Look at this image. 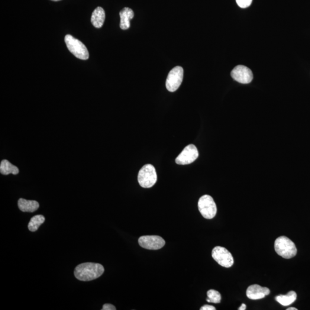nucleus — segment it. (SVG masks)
Masks as SVG:
<instances>
[{
	"label": "nucleus",
	"mask_w": 310,
	"mask_h": 310,
	"mask_svg": "<svg viewBox=\"0 0 310 310\" xmlns=\"http://www.w3.org/2000/svg\"><path fill=\"white\" fill-rule=\"evenodd\" d=\"M104 268L101 264L85 263L78 265L74 271V275L78 280L89 282L98 278L104 272Z\"/></svg>",
	"instance_id": "f257e3e1"
},
{
	"label": "nucleus",
	"mask_w": 310,
	"mask_h": 310,
	"mask_svg": "<svg viewBox=\"0 0 310 310\" xmlns=\"http://www.w3.org/2000/svg\"><path fill=\"white\" fill-rule=\"evenodd\" d=\"M274 250L281 257L287 259L296 256L297 249L293 242L286 236L277 238L274 242Z\"/></svg>",
	"instance_id": "f03ea898"
},
{
	"label": "nucleus",
	"mask_w": 310,
	"mask_h": 310,
	"mask_svg": "<svg viewBox=\"0 0 310 310\" xmlns=\"http://www.w3.org/2000/svg\"><path fill=\"white\" fill-rule=\"evenodd\" d=\"M157 177L155 167L152 164H145L138 174V182L143 188H151L156 183Z\"/></svg>",
	"instance_id": "7ed1b4c3"
},
{
	"label": "nucleus",
	"mask_w": 310,
	"mask_h": 310,
	"mask_svg": "<svg viewBox=\"0 0 310 310\" xmlns=\"http://www.w3.org/2000/svg\"><path fill=\"white\" fill-rule=\"evenodd\" d=\"M64 41H65L68 49L76 58L82 60L89 59V51L81 41L77 39L70 35H66L64 38Z\"/></svg>",
	"instance_id": "20e7f679"
},
{
	"label": "nucleus",
	"mask_w": 310,
	"mask_h": 310,
	"mask_svg": "<svg viewBox=\"0 0 310 310\" xmlns=\"http://www.w3.org/2000/svg\"><path fill=\"white\" fill-rule=\"evenodd\" d=\"M198 205L200 213L206 219H211L217 214V206L211 196L205 195L201 196Z\"/></svg>",
	"instance_id": "39448f33"
},
{
	"label": "nucleus",
	"mask_w": 310,
	"mask_h": 310,
	"mask_svg": "<svg viewBox=\"0 0 310 310\" xmlns=\"http://www.w3.org/2000/svg\"><path fill=\"white\" fill-rule=\"evenodd\" d=\"M183 69L176 66L170 71L166 79V86L170 92H174L179 89L183 79Z\"/></svg>",
	"instance_id": "423d86ee"
},
{
	"label": "nucleus",
	"mask_w": 310,
	"mask_h": 310,
	"mask_svg": "<svg viewBox=\"0 0 310 310\" xmlns=\"http://www.w3.org/2000/svg\"><path fill=\"white\" fill-rule=\"evenodd\" d=\"M212 257L222 267L230 268L234 264V259L230 252L221 247H216L212 251Z\"/></svg>",
	"instance_id": "0eeeda50"
},
{
	"label": "nucleus",
	"mask_w": 310,
	"mask_h": 310,
	"mask_svg": "<svg viewBox=\"0 0 310 310\" xmlns=\"http://www.w3.org/2000/svg\"><path fill=\"white\" fill-rule=\"evenodd\" d=\"M198 156V151L196 147L194 145L190 144L176 158L175 162L179 165H187L193 163Z\"/></svg>",
	"instance_id": "6e6552de"
},
{
	"label": "nucleus",
	"mask_w": 310,
	"mask_h": 310,
	"mask_svg": "<svg viewBox=\"0 0 310 310\" xmlns=\"http://www.w3.org/2000/svg\"><path fill=\"white\" fill-rule=\"evenodd\" d=\"M138 244L147 250H158L165 245L166 242L158 235H144L138 239Z\"/></svg>",
	"instance_id": "1a4fd4ad"
},
{
	"label": "nucleus",
	"mask_w": 310,
	"mask_h": 310,
	"mask_svg": "<svg viewBox=\"0 0 310 310\" xmlns=\"http://www.w3.org/2000/svg\"><path fill=\"white\" fill-rule=\"evenodd\" d=\"M231 76L235 81L243 84L250 83L253 78V73L251 69L242 65L235 67L232 71Z\"/></svg>",
	"instance_id": "9d476101"
},
{
	"label": "nucleus",
	"mask_w": 310,
	"mask_h": 310,
	"mask_svg": "<svg viewBox=\"0 0 310 310\" xmlns=\"http://www.w3.org/2000/svg\"><path fill=\"white\" fill-rule=\"evenodd\" d=\"M270 293V290L267 287H263L258 284H253L248 287L247 296L249 299L258 300L265 298Z\"/></svg>",
	"instance_id": "9b49d317"
},
{
	"label": "nucleus",
	"mask_w": 310,
	"mask_h": 310,
	"mask_svg": "<svg viewBox=\"0 0 310 310\" xmlns=\"http://www.w3.org/2000/svg\"><path fill=\"white\" fill-rule=\"evenodd\" d=\"M120 16V28L122 30H128L131 27L130 20L134 17V12L131 8L125 7L119 12Z\"/></svg>",
	"instance_id": "f8f14e48"
},
{
	"label": "nucleus",
	"mask_w": 310,
	"mask_h": 310,
	"mask_svg": "<svg viewBox=\"0 0 310 310\" xmlns=\"http://www.w3.org/2000/svg\"><path fill=\"white\" fill-rule=\"evenodd\" d=\"M105 19V13L104 10L102 8L98 6L93 12L91 18L92 24L94 27L97 28H101L104 23Z\"/></svg>",
	"instance_id": "ddd939ff"
},
{
	"label": "nucleus",
	"mask_w": 310,
	"mask_h": 310,
	"mask_svg": "<svg viewBox=\"0 0 310 310\" xmlns=\"http://www.w3.org/2000/svg\"><path fill=\"white\" fill-rule=\"evenodd\" d=\"M18 206L22 212L33 213L39 208V204L37 201L20 198L18 201Z\"/></svg>",
	"instance_id": "4468645a"
},
{
	"label": "nucleus",
	"mask_w": 310,
	"mask_h": 310,
	"mask_svg": "<svg viewBox=\"0 0 310 310\" xmlns=\"http://www.w3.org/2000/svg\"><path fill=\"white\" fill-rule=\"evenodd\" d=\"M19 170L17 167L13 165L7 160H3L0 164V173L2 175H7L12 174L14 175H17Z\"/></svg>",
	"instance_id": "2eb2a0df"
},
{
	"label": "nucleus",
	"mask_w": 310,
	"mask_h": 310,
	"mask_svg": "<svg viewBox=\"0 0 310 310\" xmlns=\"http://www.w3.org/2000/svg\"><path fill=\"white\" fill-rule=\"evenodd\" d=\"M297 295L295 291L289 292L287 295H280L276 296V301L284 306H288L291 305L296 299Z\"/></svg>",
	"instance_id": "dca6fc26"
},
{
	"label": "nucleus",
	"mask_w": 310,
	"mask_h": 310,
	"mask_svg": "<svg viewBox=\"0 0 310 310\" xmlns=\"http://www.w3.org/2000/svg\"><path fill=\"white\" fill-rule=\"evenodd\" d=\"M44 221L45 218L43 215H37L34 216L29 222L28 225L29 230L31 232H36Z\"/></svg>",
	"instance_id": "f3484780"
},
{
	"label": "nucleus",
	"mask_w": 310,
	"mask_h": 310,
	"mask_svg": "<svg viewBox=\"0 0 310 310\" xmlns=\"http://www.w3.org/2000/svg\"><path fill=\"white\" fill-rule=\"evenodd\" d=\"M208 299L207 302L213 303H219L221 300V295L217 291L214 290H210L207 292Z\"/></svg>",
	"instance_id": "a211bd4d"
},
{
	"label": "nucleus",
	"mask_w": 310,
	"mask_h": 310,
	"mask_svg": "<svg viewBox=\"0 0 310 310\" xmlns=\"http://www.w3.org/2000/svg\"><path fill=\"white\" fill-rule=\"evenodd\" d=\"M253 0H236L237 5L241 8L249 7L252 2Z\"/></svg>",
	"instance_id": "6ab92c4d"
},
{
	"label": "nucleus",
	"mask_w": 310,
	"mask_h": 310,
	"mask_svg": "<svg viewBox=\"0 0 310 310\" xmlns=\"http://www.w3.org/2000/svg\"><path fill=\"white\" fill-rule=\"evenodd\" d=\"M116 310V308H115V306L111 304H109V303H107V304H105L104 305H103V308L102 309V310Z\"/></svg>",
	"instance_id": "aec40b11"
},
{
	"label": "nucleus",
	"mask_w": 310,
	"mask_h": 310,
	"mask_svg": "<svg viewBox=\"0 0 310 310\" xmlns=\"http://www.w3.org/2000/svg\"><path fill=\"white\" fill-rule=\"evenodd\" d=\"M200 310H215L216 309L214 308V306H213L211 305H205L202 307V308L200 309Z\"/></svg>",
	"instance_id": "412c9836"
},
{
	"label": "nucleus",
	"mask_w": 310,
	"mask_h": 310,
	"mask_svg": "<svg viewBox=\"0 0 310 310\" xmlns=\"http://www.w3.org/2000/svg\"><path fill=\"white\" fill-rule=\"evenodd\" d=\"M246 308H247V306L245 305L244 304V303H243V304H242L241 307H240V308H238V310H246Z\"/></svg>",
	"instance_id": "4be33fe9"
},
{
	"label": "nucleus",
	"mask_w": 310,
	"mask_h": 310,
	"mask_svg": "<svg viewBox=\"0 0 310 310\" xmlns=\"http://www.w3.org/2000/svg\"><path fill=\"white\" fill-rule=\"evenodd\" d=\"M287 310H298V309L295 308H290L287 309Z\"/></svg>",
	"instance_id": "5701e85b"
},
{
	"label": "nucleus",
	"mask_w": 310,
	"mask_h": 310,
	"mask_svg": "<svg viewBox=\"0 0 310 310\" xmlns=\"http://www.w3.org/2000/svg\"><path fill=\"white\" fill-rule=\"evenodd\" d=\"M52 1H60V0H52Z\"/></svg>",
	"instance_id": "b1692460"
}]
</instances>
